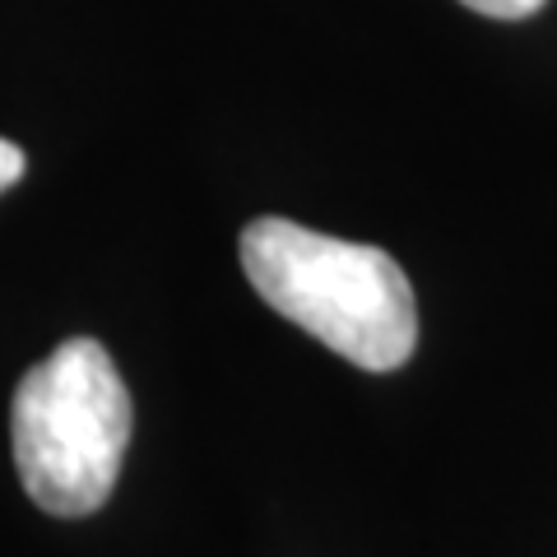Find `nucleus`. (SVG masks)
I'll list each match as a JSON object with an SVG mask.
<instances>
[{"instance_id": "nucleus-1", "label": "nucleus", "mask_w": 557, "mask_h": 557, "mask_svg": "<svg viewBox=\"0 0 557 557\" xmlns=\"http://www.w3.org/2000/svg\"><path fill=\"white\" fill-rule=\"evenodd\" d=\"M237 251L260 298L354 368L395 372L413 358L418 307L391 251L311 233L278 214L251 219Z\"/></svg>"}, {"instance_id": "nucleus-2", "label": "nucleus", "mask_w": 557, "mask_h": 557, "mask_svg": "<svg viewBox=\"0 0 557 557\" xmlns=\"http://www.w3.org/2000/svg\"><path fill=\"white\" fill-rule=\"evenodd\" d=\"M131 391L98 339H65L28 368L10 405L14 469L51 516H94L131 446Z\"/></svg>"}, {"instance_id": "nucleus-3", "label": "nucleus", "mask_w": 557, "mask_h": 557, "mask_svg": "<svg viewBox=\"0 0 557 557\" xmlns=\"http://www.w3.org/2000/svg\"><path fill=\"white\" fill-rule=\"evenodd\" d=\"M460 5L487 14V20H530L544 10V0H460Z\"/></svg>"}, {"instance_id": "nucleus-4", "label": "nucleus", "mask_w": 557, "mask_h": 557, "mask_svg": "<svg viewBox=\"0 0 557 557\" xmlns=\"http://www.w3.org/2000/svg\"><path fill=\"white\" fill-rule=\"evenodd\" d=\"M24 168H28V159H24V149L14 145V139H0V196L24 177Z\"/></svg>"}]
</instances>
